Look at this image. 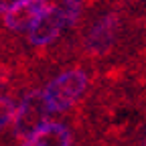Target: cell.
<instances>
[{
	"mask_svg": "<svg viewBox=\"0 0 146 146\" xmlns=\"http://www.w3.org/2000/svg\"><path fill=\"white\" fill-rule=\"evenodd\" d=\"M51 106L47 102L45 89H29L23 94V100L16 108V114L12 118V134L16 140H27L36 130H41L45 124H49Z\"/></svg>",
	"mask_w": 146,
	"mask_h": 146,
	"instance_id": "obj_2",
	"label": "cell"
},
{
	"mask_svg": "<svg viewBox=\"0 0 146 146\" xmlns=\"http://www.w3.org/2000/svg\"><path fill=\"white\" fill-rule=\"evenodd\" d=\"M16 100H18L16 94L2 91V104H0V126H2V130H6L12 124V118L16 114V108H18Z\"/></svg>",
	"mask_w": 146,
	"mask_h": 146,
	"instance_id": "obj_6",
	"label": "cell"
},
{
	"mask_svg": "<svg viewBox=\"0 0 146 146\" xmlns=\"http://www.w3.org/2000/svg\"><path fill=\"white\" fill-rule=\"evenodd\" d=\"M142 18V16H140ZM136 21V18H134ZM136 27H138V36H140V45L146 47V12H144V21H136ZM140 47V49H142Z\"/></svg>",
	"mask_w": 146,
	"mask_h": 146,
	"instance_id": "obj_7",
	"label": "cell"
},
{
	"mask_svg": "<svg viewBox=\"0 0 146 146\" xmlns=\"http://www.w3.org/2000/svg\"><path fill=\"white\" fill-rule=\"evenodd\" d=\"M57 0H23L10 10L2 12V21H4V33L10 35H21L29 33L31 27L39 21V16Z\"/></svg>",
	"mask_w": 146,
	"mask_h": 146,
	"instance_id": "obj_4",
	"label": "cell"
},
{
	"mask_svg": "<svg viewBox=\"0 0 146 146\" xmlns=\"http://www.w3.org/2000/svg\"><path fill=\"white\" fill-rule=\"evenodd\" d=\"M21 146H71V130L61 122H49Z\"/></svg>",
	"mask_w": 146,
	"mask_h": 146,
	"instance_id": "obj_5",
	"label": "cell"
},
{
	"mask_svg": "<svg viewBox=\"0 0 146 146\" xmlns=\"http://www.w3.org/2000/svg\"><path fill=\"white\" fill-rule=\"evenodd\" d=\"M67 29V18H65V12L61 8L59 2H53L36 21L31 31L27 33V41H25V47L33 49V53L41 55L45 53L47 49H51L55 43H57L63 33Z\"/></svg>",
	"mask_w": 146,
	"mask_h": 146,
	"instance_id": "obj_3",
	"label": "cell"
},
{
	"mask_svg": "<svg viewBox=\"0 0 146 146\" xmlns=\"http://www.w3.org/2000/svg\"><path fill=\"white\" fill-rule=\"evenodd\" d=\"M94 77H98V69L85 61H79L49 79L45 85V96L51 106V112L63 114L75 108L89 91Z\"/></svg>",
	"mask_w": 146,
	"mask_h": 146,
	"instance_id": "obj_1",
	"label": "cell"
},
{
	"mask_svg": "<svg viewBox=\"0 0 146 146\" xmlns=\"http://www.w3.org/2000/svg\"><path fill=\"white\" fill-rule=\"evenodd\" d=\"M18 2H23V0H0V8H2V12H6L12 6H16Z\"/></svg>",
	"mask_w": 146,
	"mask_h": 146,
	"instance_id": "obj_8",
	"label": "cell"
}]
</instances>
